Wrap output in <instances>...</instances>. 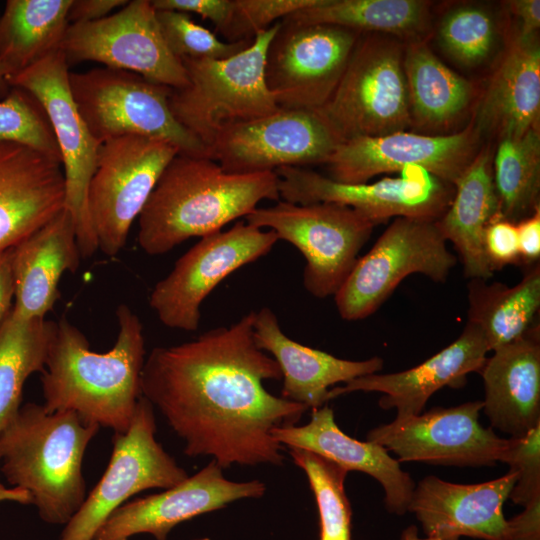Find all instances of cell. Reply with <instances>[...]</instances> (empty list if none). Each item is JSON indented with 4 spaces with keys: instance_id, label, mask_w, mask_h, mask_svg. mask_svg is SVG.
<instances>
[{
    "instance_id": "44dd1931",
    "label": "cell",
    "mask_w": 540,
    "mask_h": 540,
    "mask_svg": "<svg viewBox=\"0 0 540 540\" xmlns=\"http://www.w3.org/2000/svg\"><path fill=\"white\" fill-rule=\"evenodd\" d=\"M516 478L509 471L491 481L457 484L427 476L415 485L407 512L416 516L427 537L508 540L503 505Z\"/></svg>"
},
{
    "instance_id": "ac0fdd59",
    "label": "cell",
    "mask_w": 540,
    "mask_h": 540,
    "mask_svg": "<svg viewBox=\"0 0 540 540\" xmlns=\"http://www.w3.org/2000/svg\"><path fill=\"white\" fill-rule=\"evenodd\" d=\"M483 401L435 407L395 418L367 433V440L397 455L399 462L446 466H491L499 462L507 439L479 422Z\"/></svg>"
},
{
    "instance_id": "9c48e42d",
    "label": "cell",
    "mask_w": 540,
    "mask_h": 540,
    "mask_svg": "<svg viewBox=\"0 0 540 540\" xmlns=\"http://www.w3.org/2000/svg\"><path fill=\"white\" fill-rule=\"evenodd\" d=\"M456 263L436 220L395 218L372 248L357 259L334 295L337 311L347 321L365 319L409 275L422 274L444 282Z\"/></svg>"
},
{
    "instance_id": "d590c367",
    "label": "cell",
    "mask_w": 540,
    "mask_h": 540,
    "mask_svg": "<svg viewBox=\"0 0 540 540\" xmlns=\"http://www.w3.org/2000/svg\"><path fill=\"white\" fill-rule=\"evenodd\" d=\"M295 465L307 476L319 514V540H352V510L345 492L348 471L313 452L289 448Z\"/></svg>"
},
{
    "instance_id": "7dc6e473",
    "label": "cell",
    "mask_w": 540,
    "mask_h": 540,
    "mask_svg": "<svg viewBox=\"0 0 540 540\" xmlns=\"http://www.w3.org/2000/svg\"><path fill=\"white\" fill-rule=\"evenodd\" d=\"M13 248L0 253V328L14 305Z\"/></svg>"
},
{
    "instance_id": "f546056e",
    "label": "cell",
    "mask_w": 540,
    "mask_h": 540,
    "mask_svg": "<svg viewBox=\"0 0 540 540\" xmlns=\"http://www.w3.org/2000/svg\"><path fill=\"white\" fill-rule=\"evenodd\" d=\"M403 69L412 126L444 131L469 108L473 84L446 66L424 40L404 46Z\"/></svg>"
},
{
    "instance_id": "8d00e7d4",
    "label": "cell",
    "mask_w": 540,
    "mask_h": 540,
    "mask_svg": "<svg viewBox=\"0 0 540 540\" xmlns=\"http://www.w3.org/2000/svg\"><path fill=\"white\" fill-rule=\"evenodd\" d=\"M438 40L459 64L476 67L487 61L497 40L493 12L480 3H463L449 9L438 25Z\"/></svg>"
},
{
    "instance_id": "7a4b0ae2",
    "label": "cell",
    "mask_w": 540,
    "mask_h": 540,
    "mask_svg": "<svg viewBox=\"0 0 540 540\" xmlns=\"http://www.w3.org/2000/svg\"><path fill=\"white\" fill-rule=\"evenodd\" d=\"M116 317L117 339L104 353L91 350L65 317L56 322L40 378L47 411L74 412L114 433L128 430L142 396L145 339L139 317L126 304L117 307Z\"/></svg>"
},
{
    "instance_id": "836d02e7",
    "label": "cell",
    "mask_w": 540,
    "mask_h": 540,
    "mask_svg": "<svg viewBox=\"0 0 540 540\" xmlns=\"http://www.w3.org/2000/svg\"><path fill=\"white\" fill-rule=\"evenodd\" d=\"M56 322L11 311L0 328V432L21 407L22 391L33 373L45 369Z\"/></svg>"
},
{
    "instance_id": "7402d4cb",
    "label": "cell",
    "mask_w": 540,
    "mask_h": 540,
    "mask_svg": "<svg viewBox=\"0 0 540 540\" xmlns=\"http://www.w3.org/2000/svg\"><path fill=\"white\" fill-rule=\"evenodd\" d=\"M489 352L482 332L467 322L460 336L449 346L410 369L355 378L343 386L330 388L327 400L362 391L378 392L379 406L395 408L396 418L422 413L429 398L443 387L460 388L468 374L481 370Z\"/></svg>"
},
{
    "instance_id": "83f0119b",
    "label": "cell",
    "mask_w": 540,
    "mask_h": 540,
    "mask_svg": "<svg viewBox=\"0 0 540 540\" xmlns=\"http://www.w3.org/2000/svg\"><path fill=\"white\" fill-rule=\"evenodd\" d=\"M540 120V45L537 34L510 42L480 101L475 122L480 136L518 137Z\"/></svg>"
},
{
    "instance_id": "1f68e13d",
    "label": "cell",
    "mask_w": 540,
    "mask_h": 540,
    "mask_svg": "<svg viewBox=\"0 0 540 540\" xmlns=\"http://www.w3.org/2000/svg\"><path fill=\"white\" fill-rule=\"evenodd\" d=\"M468 321L483 334L489 351L521 337L540 308L539 263L528 266L514 286L471 279L468 284Z\"/></svg>"
},
{
    "instance_id": "ffe728a7",
    "label": "cell",
    "mask_w": 540,
    "mask_h": 540,
    "mask_svg": "<svg viewBox=\"0 0 540 540\" xmlns=\"http://www.w3.org/2000/svg\"><path fill=\"white\" fill-rule=\"evenodd\" d=\"M222 470L212 460L163 492L127 501L107 518L93 540H129L138 534L167 540L172 529L182 522L224 508L236 500L264 495L266 485L262 481H231Z\"/></svg>"
},
{
    "instance_id": "681fc988",
    "label": "cell",
    "mask_w": 540,
    "mask_h": 540,
    "mask_svg": "<svg viewBox=\"0 0 540 540\" xmlns=\"http://www.w3.org/2000/svg\"><path fill=\"white\" fill-rule=\"evenodd\" d=\"M399 540H439V539L431 538L427 536L420 537L418 534V528L414 525H410L402 531Z\"/></svg>"
},
{
    "instance_id": "d4e9b609",
    "label": "cell",
    "mask_w": 540,
    "mask_h": 540,
    "mask_svg": "<svg viewBox=\"0 0 540 540\" xmlns=\"http://www.w3.org/2000/svg\"><path fill=\"white\" fill-rule=\"evenodd\" d=\"M272 436L281 446L304 449L348 472L358 471L372 476L383 487L387 510L397 515L407 512L415 487L410 474L384 447L346 435L336 424L333 410L328 405L313 409L307 424L276 427Z\"/></svg>"
},
{
    "instance_id": "f5cc1de1",
    "label": "cell",
    "mask_w": 540,
    "mask_h": 540,
    "mask_svg": "<svg viewBox=\"0 0 540 540\" xmlns=\"http://www.w3.org/2000/svg\"><path fill=\"white\" fill-rule=\"evenodd\" d=\"M193 540H211V539H209V538H207V537H203V538L193 539Z\"/></svg>"
},
{
    "instance_id": "f1b7e54d",
    "label": "cell",
    "mask_w": 540,
    "mask_h": 540,
    "mask_svg": "<svg viewBox=\"0 0 540 540\" xmlns=\"http://www.w3.org/2000/svg\"><path fill=\"white\" fill-rule=\"evenodd\" d=\"M492 160L489 147L478 151L455 182L448 208L436 220L444 239L457 250L464 275L470 280H488L494 273L484 250L486 227L500 214Z\"/></svg>"
},
{
    "instance_id": "74e56055",
    "label": "cell",
    "mask_w": 540,
    "mask_h": 540,
    "mask_svg": "<svg viewBox=\"0 0 540 540\" xmlns=\"http://www.w3.org/2000/svg\"><path fill=\"white\" fill-rule=\"evenodd\" d=\"M0 140L31 147L61 161L45 110L30 92L22 88L12 87L9 94L0 100Z\"/></svg>"
},
{
    "instance_id": "30bf717a",
    "label": "cell",
    "mask_w": 540,
    "mask_h": 540,
    "mask_svg": "<svg viewBox=\"0 0 540 540\" xmlns=\"http://www.w3.org/2000/svg\"><path fill=\"white\" fill-rule=\"evenodd\" d=\"M179 150L169 142L127 135L101 144L88 187V209L98 250L116 256L126 245L162 172Z\"/></svg>"
},
{
    "instance_id": "d6986e66",
    "label": "cell",
    "mask_w": 540,
    "mask_h": 540,
    "mask_svg": "<svg viewBox=\"0 0 540 540\" xmlns=\"http://www.w3.org/2000/svg\"><path fill=\"white\" fill-rule=\"evenodd\" d=\"M480 150L474 124L449 134L407 131L377 137L344 140L325 163L331 179L365 183L376 175L419 166L439 179L455 184Z\"/></svg>"
},
{
    "instance_id": "bcb514c9",
    "label": "cell",
    "mask_w": 540,
    "mask_h": 540,
    "mask_svg": "<svg viewBox=\"0 0 540 540\" xmlns=\"http://www.w3.org/2000/svg\"><path fill=\"white\" fill-rule=\"evenodd\" d=\"M126 0H72L68 11L69 24L88 23L103 19L127 4Z\"/></svg>"
},
{
    "instance_id": "52a82bcc",
    "label": "cell",
    "mask_w": 540,
    "mask_h": 540,
    "mask_svg": "<svg viewBox=\"0 0 540 540\" xmlns=\"http://www.w3.org/2000/svg\"><path fill=\"white\" fill-rule=\"evenodd\" d=\"M404 46L392 36L360 34L335 91L318 109L343 141L385 136L412 126Z\"/></svg>"
},
{
    "instance_id": "c3c4849f",
    "label": "cell",
    "mask_w": 540,
    "mask_h": 540,
    "mask_svg": "<svg viewBox=\"0 0 540 540\" xmlns=\"http://www.w3.org/2000/svg\"><path fill=\"white\" fill-rule=\"evenodd\" d=\"M504 5L507 10L521 21L518 34L521 37L536 35L540 27V1L539 0H509Z\"/></svg>"
},
{
    "instance_id": "4316f807",
    "label": "cell",
    "mask_w": 540,
    "mask_h": 540,
    "mask_svg": "<svg viewBox=\"0 0 540 540\" xmlns=\"http://www.w3.org/2000/svg\"><path fill=\"white\" fill-rule=\"evenodd\" d=\"M81 258L73 217L64 207L13 248L12 311L26 318H45L60 296L62 275L77 271Z\"/></svg>"
},
{
    "instance_id": "484cf974",
    "label": "cell",
    "mask_w": 540,
    "mask_h": 540,
    "mask_svg": "<svg viewBox=\"0 0 540 540\" xmlns=\"http://www.w3.org/2000/svg\"><path fill=\"white\" fill-rule=\"evenodd\" d=\"M479 374L491 426L520 437L540 425V326L493 351Z\"/></svg>"
},
{
    "instance_id": "4dcf8cb0",
    "label": "cell",
    "mask_w": 540,
    "mask_h": 540,
    "mask_svg": "<svg viewBox=\"0 0 540 540\" xmlns=\"http://www.w3.org/2000/svg\"><path fill=\"white\" fill-rule=\"evenodd\" d=\"M72 0H8L0 15V65L12 78L59 50Z\"/></svg>"
},
{
    "instance_id": "7bdbcfd3",
    "label": "cell",
    "mask_w": 540,
    "mask_h": 540,
    "mask_svg": "<svg viewBox=\"0 0 540 540\" xmlns=\"http://www.w3.org/2000/svg\"><path fill=\"white\" fill-rule=\"evenodd\" d=\"M155 9H169L195 13L211 21L221 33L227 26L233 8V0H153Z\"/></svg>"
},
{
    "instance_id": "5b68a950",
    "label": "cell",
    "mask_w": 540,
    "mask_h": 540,
    "mask_svg": "<svg viewBox=\"0 0 540 540\" xmlns=\"http://www.w3.org/2000/svg\"><path fill=\"white\" fill-rule=\"evenodd\" d=\"M279 25L259 32L229 58L181 60L188 84L172 89L170 109L207 149L223 130L279 109L264 77L266 51Z\"/></svg>"
},
{
    "instance_id": "cb8c5ba5",
    "label": "cell",
    "mask_w": 540,
    "mask_h": 540,
    "mask_svg": "<svg viewBox=\"0 0 540 540\" xmlns=\"http://www.w3.org/2000/svg\"><path fill=\"white\" fill-rule=\"evenodd\" d=\"M253 337L257 347L271 354L280 368L281 397L312 410L326 405L334 384L378 373L384 365L380 357L353 361L302 345L282 331L276 314L268 307L254 311Z\"/></svg>"
},
{
    "instance_id": "d6a6232c",
    "label": "cell",
    "mask_w": 540,
    "mask_h": 540,
    "mask_svg": "<svg viewBox=\"0 0 540 540\" xmlns=\"http://www.w3.org/2000/svg\"><path fill=\"white\" fill-rule=\"evenodd\" d=\"M430 7L424 0H317L284 19L414 41L428 28Z\"/></svg>"
},
{
    "instance_id": "603a6c76",
    "label": "cell",
    "mask_w": 540,
    "mask_h": 540,
    "mask_svg": "<svg viewBox=\"0 0 540 540\" xmlns=\"http://www.w3.org/2000/svg\"><path fill=\"white\" fill-rule=\"evenodd\" d=\"M64 207L61 161L0 140V253L16 246Z\"/></svg>"
},
{
    "instance_id": "7c38bea8",
    "label": "cell",
    "mask_w": 540,
    "mask_h": 540,
    "mask_svg": "<svg viewBox=\"0 0 540 540\" xmlns=\"http://www.w3.org/2000/svg\"><path fill=\"white\" fill-rule=\"evenodd\" d=\"M69 65L56 50L10 80L12 87L30 92L52 126L65 178V208L71 213L82 258L98 244L88 209V187L96 170L101 144L79 114L69 84Z\"/></svg>"
},
{
    "instance_id": "5bb4252c",
    "label": "cell",
    "mask_w": 540,
    "mask_h": 540,
    "mask_svg": "<svg viewBox=\"0 0 540 540\" xmlns=\"http://www.w3.org/2000/svg\"><path fill=\"white\" fill-rule=\"evenodd\" d=\"M275 173L283 201L345 205L375 225L392 217L438 220L454 195L453 184L419 166H407L395 178L356 184L337 182L303 167H280Z\"/></svg>"
},
{
    "instance_id": "3957f363",
    "label": "cell",
    "mask_w": 540,
    "mask_h": 540,
    "mask_svg": "<svg viewBox=\"0 0 540 540\" xmlns=\"http://www.w3.org/2000/svg\"><path fill=\"white\" fill-rule=\"evenodd\" d=\"M263 200H280L275 171L232 173L209 157L179 153L138 216V245L151 256L168 253L245 218Z\"/></svg>"
},
{
    "instance_id": "60d3db41",
    "label": "cell",
    "mask_w": 540,
    "mask_h": 540,
    "mask_svg": "<svg viewBox=\"0 0 540 540\" xmlns=\"http://www.w3.org/2000/svg\"><path fill=\"white\" fill-rule=\"evenodd\" d=\"M499 462L509 465L517 475L509 498L514 504L525 506L540 496V425L520 437L507 439Z\"/></svg>"
},
{
    "instance_id": "277c9868",
    "label": "cell",
    "mask_w": 540,
    "mask_h": 540,
    "mask_svg": "<svg viewBox=\"0 0 540 540\" xmlns=\"http://www.w3.org/2000/svg\"><path fill=\"white\" fill-rule=\"evenodd\" d=\"M99 428L74 412L21 405L0 432V475L29 493L42 521L65 525L86 497L82 463Z\"/></svg>"
},
{
    "instance_id": "2e32d148",
    "label": "cell",
    "mask_w": 540,
    "mask_h": 540,
    "mask_svg": "<svg viewBox=\"0 0 540 540\" xmlns=\"http://www.w3.org/2000/svg\"><path fill=\"white\" fill-rule=\"evenodd\" d=\"M343 142L319 110L280 108L223 130L208 157L232 173L325 164Z\"/></svg>"
},
{
    "instance_id": "e0dca14e",
    "label": "cell",
    "mask_w": 540,
    "mask_h": 540,
    "mask_svg": "<svg viewBox=\"0 0 540 540\" xmlns=\"http://www.w3.org/2000/svg\"><path fill=\"white\" fill-rule=\"evenodd\" d=\"M60 50L68 65L94 61L172 89L188 84L184 65L166 45L148 0L128 1L94 22L69 24Z\"/></svg>"
},
{
    "instance_id": "ba28073f",
    "label": "cell",
    "mask_w": 540,
    "mask_h": 540,
    "mask_svg": "<svg viewBox=\"0 0 540 540\" xmlns=\"http://www.w3.org/2000/svg\"><path fill=\"white\" fill-rule=\"evenodd\" d=\"M245 221L272 230L304 256L303 285L314 297L334 296L353 269L376 226L354 209L337 203L294 204L279 200L256 208Z\"/></svg>"
},
{
    "instance_id": "816d5d0a",
    "label": "cell",
    "mask_w": 540,
    "mask_h": 540,
    "mask_svg": "<svg viewBox=\"0 0 540 540\" xmlns=\"http://www.w3.org/2000/svg\"><path fill=\"white\" fill-rule=\"evenodd\" d=\"M12 86L9 83L8 77L0 65V100L4 99L11 91Z\"/></svg>"
},
{
    "instance_id": "f35d334b",
    "label": "cell",
    "mask_w": 540,
    "mask_h": 540,
    "mask_svg": "<svg viewBox=\"0 0 540 540\" xmlns=\"http://www.w3.org/2000/svg\"><path fill=\"white\" fill-rule=\"evenodd\" d=\"M162 36L171 53L183 59H226L247 48L252 41L223 42L212 31L196 23L190 14L155 9Z\"/></svg>"
},
{
    "instance_id": "8992f818",
    "label": "cell",
    "mask_w": 540,
    "mask_h": 540,
    "mask_svg": "<svg viewBox=\"0 0 540 540\" xmlns=\"http://www.w3.org/2000/svg\"><path fill=\"white\" fill-rule=\"evenodd\" d=\"M69 84L80 116L100 144L135 135L169 142L182 154L208 157V149L174 117L172 88L109 67L69 73Z\"/></svg>"
},
{
    "instance_id": "b9f144b4",
    "label": "cell",
    "mask_w": 540,
    "mask_h": 540,
    "mask_svg": "<svg viewBox=\"0 0 540 540\" xmlns=\"http://www.w3.org/2000/svg\"><path fill=\"white\" fill-rule=\"evenodd\" d=\"M484 250L493 271L520 264L516 223L496 215L486 227Z\"/></svg>"
},
{
    "instance_id": "e575fe53",
    "label": "cell",
    "mask_w": 540,
    "mask_h": 540,
    "mask_svg": "<svg viewBox=\"0 0 540 540\" xmlns=\"http://www.w3.org/2000/svg\"><path fill=\"white\" fill-rule=\"evenodd\" d=\"M492 168L502 217L517 223L540 208L539 128L500 139Z\"/></svg>"
},
{
    "instance_id": "f6af8a7d",
    "label": "cell",
    "mask_w": 540,
    "mask_h": 540,
    "mask_svg": "<svg viewBox=\"0 0 540 540\" xmlns=\"http://www.w3.org/2000/svg\"><path fill=\"white\" fill-rule=\"evenodd\" d=\"M523 507L520 514L507 520L508 540H540V496Z\"/></svg>"
},
{
    "instance_id": "4fadbf2b",
    "label": "cell",
    "mask_w": 540,
    "mask_h": 540,
    "mask_svg": "<svg viewBox=\"0 0 540 540\" xmlns=\"http://www.w3.org/2000/svg\"><path fill=\"white\" fill-rule=\"evenodd\" d=\"M276 233L246 221L200 238L156 283L149 305L169 328L196 331L201 304L230 274L268 254L278 241Z\"/></svg>"
},
{
    "instance_id": "9a60e30c",
    "label": "cell",
    "mask_w": 540,
    "mask_h": 540,
    "mask_svg": "<svg viewBox=\"0 0 540 540\" xmlns=\"http://www.w3.org/2000/svg\"><path fill=\"white\" fill-rule=\"evenodd\" d=\"M361 33L282 19L270 41L265 83L280 108L318 110L335 91Z\"/></svg>"
},
{
    "instance_id": "ab89813d",
    "label": "cell",
    "mask_w": 540,
    "mask_h": 540,
    "mask_svg": "<svg viewBox=\"0 0 540 540\" xmlns=\"http://www.w3.org/2000/svg\"><path fill=\"white\" fill-rule=\"evenodd\" d=\"M316 2L317 0H233L230 20L221 34L231 43L252 41L259 32Z\"/></svg>"
},
{
    "instance_id": "8fae6325",
    "label": "cell",
    "mask_w": 540,
    "mask_h": 540,
    "mask_svg": "<svg viewBox=\"0 0 540 540\" xmlns=\"http://www.w3.org/2000/svg\"><path fill=\"white\" fill-rule=\"evenodd\" d=\"M155 433L154 407L141 396L128 430L113 435L105 472L58 540H93L107 518L132 496L148 489H168L188 477Z\"/></svg>"
},
{
    "instance_id": "ee69618b",
    "label": "cell",
    "mask_w": 540,
    "mask_h": 540,
    "mask_svg": "<svg viewBox=\"0 0 540 540\" xmlns=\"http://www.w3.org/2000/svg\"><path fill=\"white\" fill-rule=\"evenodd\" d=\"M520 263L527 267L539 263L540 208L516 223Z\"/></svg>"
},
{
    "instance_id": "f907efd6",
    "label": "cell",
    "mask_w": 540,
    "mask_h": 540,
    "mask_svg": "<svg viewBox=\"0 0 540 540\" xmlns=\"http://www.w3.org/2000/svg\"><path fill=\"white\" fill-rule=\"evenodd\" d=\"M18 494L14 488L5 486L0 478V503L1 502H14L17 500Z\"/></svg>"
},
{
    "instance_id": "6da1fadb",
    "label": "cell",
    "mask_w": 540,
    "mask_h": 540,
    "mask_svg": "<svg viewBox=\"0 0 540 540\" xmlns=\"http://www.w3.org/2000/svg\"><path fill=\"white\" fill-rule=\"evenodd\" d=\"M253 322L250 311L230 326L155 347L141 374V395L183 440L185 454L211 456L223 469L282 465L283 446L272 430L295 425L308 410L264 387L282 374L255 344Z\"/></svg>"
}]
</instances>
